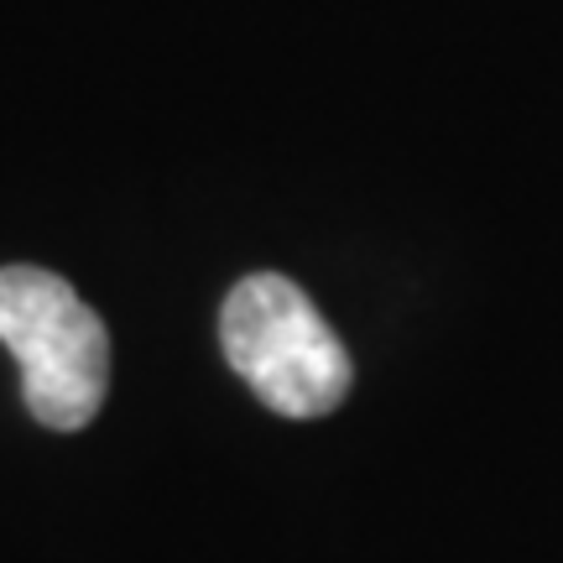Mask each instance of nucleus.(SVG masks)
I'll return each mask as SVG.
<instances>
[{
	"instance_id": "nucleus-1",
	"label": "nucleus",
	"mask_w": 563,
	"mask_h": 563,
	"mask_svg": "<svg viewBox=\"0 0 563 563\" xmlns=\"http://www.w3.org/2000/svg\"><path fill=\"white\" fill-rule=\"evenodd\" d=\"M230 371L282 418H323L350 397V355L298 282L262 272L230 287L220 308Z\"/></svg>"
},
{
	"instance_id": "nucleus-2",
	"label": "nucleus",
	"mask_w": 563,
	"mask_h": 563,
	"mask_svg": "<svg viewBox=\"0 0 563 563\" xmlns=\"http://www.w3.org/2000/svg\"><path fill=\"white\" fill-rule=\"evenodd\" d=\"M0 344L21 365L26 412L53 433L95 422L110 391V334L100 313L42 266L0 272Z\"/></svg>"
}]
</instances>
